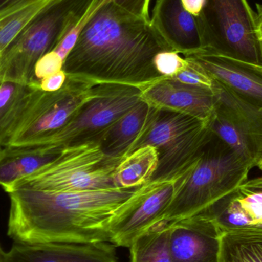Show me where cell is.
<instances>
[{
  "instance_id": "15",
  "label": "cell",
  "mask_w": 262,
  "mask_h": 262,
  "mask_svg": "<svg viewBox=\"0 0 262 262\" xmlns=\"http://www.w3.org/2000/svg\"><path fill=\"white\" fill-rule=\"evenodd\" d=\"M5 262H119L108 243H21L14 242Z\"/></svg>"
},
{
  "instance_id": "9",
  "label": "cell",
  "mask_w": 262,
  "mask_h": 262,
  "mask_svg": "<svg viewBox=\"0 0 262 262\" xmlns=\"http://www.w3.org/2000/svg\"><path fill=\"white\" fill-rule=\"evenodd\" d=\"M214 92L216 107L209 120L211 131L255 167L262 152V112L243 102L216 81Z\"/></svg>"
},
{
  "instance_id": "17",
  "label": "cell",
  "mask_w": 262,
  "mask_h": 262,
  "mask_svg": "<svg viewBox=\"0 0 262 262\" xmlns=\"http://www.w3.org/2000/svg\"><path fill=\"white\" fill-rule=\"evenodd\" d=\"M160 112V109L143 100L102 136L100 142L103 149L114 157L131 154L137 149Z\"/></svg>"
},
{
  "instance_id": "19",
  "label": "cell",
  "mask_w": 262,
  "mask_h": 262,
  "mask_svg": "<svg viewBox=\"0 0 262 262\" xmlns=\"http://www.w3.org/2000/svg\"><path fill=\"white\" fill-rule=\"evenodd\" d=\"M41 92L39 81L2 82L0 85V148L6 146Z\"/></svg>"
},
{
  "instance_id": "6",
  "label": "cell",
  "mask_w": 262,
  "mask_h": 262,
  "mask_svg": "<svg viewBox=\"0 0 262 262\" xmlns=\"http://www.w3.org/2000/svg\"><path fill=\"white\" fill-rule=\"evenodd\" d=\"M196 18L204 50L262 66L258 16L248 0H206Z\"/></svg>"
},
{
  "instance_id": "23",
  "label": "cell",
  "mask_w": 262,
  "mask_h": 262,
  "mask_svg": "<svg viewBox=\"0 0 262 262\" xmlns=\"http://www.w3.org/2000/svg\"><path fill=\"white\" fill-rule=\"evenodd\" d=\"M219 262H262V231L223 232Z\"/></svg>"
},
{
  "instance_id": "28",
  "label": "cell",
  "mask_w": 262,
  "mask_h": 262,
  "mask_svg": "<svg viewBox=\"0 0 262 262\" xmlns=\"http://www.w3.org/2000/svg\"><path fill=\"white\" fill-rule=\"evenodd\" d=\"M67 80V75L64 70L46 77L39 81L40 89L43 92H54L60 90Z\"/></svg>"
},
{
  "instance_id": "4",
  "label": "cell",
  "mask_w": 262,
  "mask_h": 262,
  "mask_svg": "<svg viewBox=\"0 0 262 262\" xmlns=\"http://www.w3.org/2000/svg\"><path fill=\"white\" fill-rule=\"evenodd\" d=\"M94 0H55L14 40L0 57V81L30 83L34 68L78 24Z\"/></svg>"
},
{
  "instance_id": "5",
  "label": "cell",
  "mask_w": 262,
  "mask_h": 262,
  "mask_svg": "<svg viewBox=\"0 0 262 262\" xmlns=\"http://www.w3.org/2000/svg\"><path fill=\"white\" fill-rule=\"evenodd\" d=\"M122 158L105 152L98 139L70 145L52 163L20 180L9 192L18 189L49 192L117 189L114 174Z\"/></svg>"
},
{
  "instance_id": "16",
  "label": "cell",
  "mask_w": 262,
  "mask_h": 262,
  "mask_svg": "<svg viewBox=\"0 0 262 262\" xmlns=\"http://www.w3.org/2000/svg\"><path fill=\"white\" fill-rule=\"evenodd\" d=\"M150 21L172 50L184 56L203 50L198 20L183 7L180 0H157Z\"/></svg>"
},
{
  "instance_id": "29",
  "label": "cell",
  "mask_w": 262,
  "mask_h": 262,
  "mask_svg": "<svg viewBox=\"0 0 262 262\" xmlns=\"http://www.w3.org/2000/svg\"><path fill=\"white\" fill-rule=\"evenodd\" d=\"M182 6L191 15L198 17L204 9L206 0H180Z\"/></svg>"
},
{
  "instance_id": "14",
  "label": "cell",
  "mask_w": 262,
  "mask_h": 262,
  "mask_svg": "<svg viewBox=\"0 0 262 262\" xmlns=\"http://www.w3.org/2000/svg\"><path fill=\"white\" fill-rule=\"evenodd\" d=\"M206 212L222 232L262 231V177L246 180Z\"/></svg>"
},
{
  "instance_id": "7",
  "label": "cell",
  "mask_w": 262,
  "mask_h": 262,
  "mask_svg": "<svg viewBox=\"0 0 262 262\" xmlns=\"http://www.w3.org/2000/svg\"><path fill=\"white\" fill-rule=\"evenodd\" d=\"M101 84L67 76L60 90L42 91L5 146H33L52 135L96 96Z\"/></svg>"
},
{
  "instance_id": "13",
  "label": "cell",
  "mask_w": 262,
  "mask_h": 262,
  "mask_svg": "<svg viewBox=\"0 0 262 262\" xmlns=\"http://www.w3.org/2000/svg\"><path fill=\"white\" fill-rule=\"evenodd\" d=\"M140 89L142 99L161 111L186 114L203 121H209L215 113L214 88L194 87L163 78Z\"/></svg>"
},
{
  "instance_id": "3",
  "label": "cell",
  "mask_w": 262,
  "mask_h": 262,
  "mask_svg": "<svg viewBox=\"0 0 262 262\" xmlns=\"http://www.w3.org/2000/svg\"><path fill=\"white\" fill-rule=\"evenodd\" d=\"M252 169L214 135L159 224H172L204 212L235 192Z\"/></svg>"
},
{
  "instance_id": "32",
  "label": "cell",
  "mask_w": 262,
  "mask_h": 262,
  "mask_svg": "<svg viewBox=\"0 0 262 262\" xmlns=\"http://www.w3.org/2000/svg\"><path fill=\"white\" fill-rule=\"evenodd\" d=\"M262 171V152L261 156H260L259 160H258V163H257V166Z\"/></svg>"
},
{
  "instance_id": "25",
  "label": "cell",
  "mask_w": 262,
  "mask_h": 262,
  "mask_svg": "<svg viewBox=\"0 0 262 262\" xmlns=\"http://www.w3.org/2000/svg\"><path fill=\"white\" fill-rule=\"evenodd\" d=\"M186 59L188 61L187 66L169 78L186 85L213 89L215 81L195 61L188 58Z\"/></svg>"
},
{
  "instance_id": "1",
  "label": "cell",
  "mask_w": 262,
  "mask_h": 262,
  "mask_svg": "<svg viewBox=\"0 0 262 262\" xmlns=\"http://www.w3.org/2000/svg\"><path fill=\"white\" fill-rule=\"evenodd\" d=\"M62 43L72 49L63 67L67 76L139 88L164 78L154 58L172 50L150 18L124 7L121 0H94Z\"/></svg>"
},
{
  "instance_id": "27",
  "label": "cell",
  "mask_w": 262,
  "mask_h": 262,
  "mask_svg": "<svg viewBox=\"0 0 262 262\" xmlns=\"http://www.w3.org/2000/svg\"><path fill=\"white\" fill-rule=\"evenodd\" d=\"M64 60L52 50L43 55L34 68V79L40 81L46 77L63 70Z\"/></svg>"
},
{
  "instance_id": "10",
  "label": "cell",
  "mask_w": 262,
  "mask_h": 262,
  "mask_svg": "<svg viewBox=\"0 0 262 262\" xmlns=\"http://www.w3.org/2000/svg\"><path fill=\"white\" fill-rule=\"evenodd\" d=\"M198 159L187 167L165 179L140 201L117 217L111 225V244L115 247L130 248L139 236L159 224Z\"/></svg>"
},
{
  "instance_id": "33",
  "label": "cell",
  "mask_w": 262,
  "mask_h": 262,
  "mask_svg": "<svg viewBox=\"0 0 262 262\" xmlns=\"http://www.w3.org/2000/svg\"><path fill=\"white\" fill-rule=\"evenodd\" d=\"M1 84H2V81H0V85H1Z\"/></svg>"
},
{
  "instance_id": "22",
  "label": "cell",
  "mask_w": 262,
  "mask_h": 262,
  "mask_svg": "<svg viewBox=\"0 0 262 262\" xmlns=\"http://www.w3.org/2000/svg\"><path fill=\"white\" fill-rule=\"evenodd\" d=\"M55 0H23L0 11V57L23 30Z\"/></svg>"
},
{
  "instance_id": "12",
  "label": "cell",
  "mask_w": 262,
  "mask_h": 262,
  "mask_svg": "<svg viewBox=\"0 0 262 262\" xmlns=\"http://www.w3.org/2000/svg\"><path fill=\"white\" fill-rule=\"evenodd\" d=\"M169 226L172 262H219L223 232L210 216L201 212Z\"/></svg>"
},
{
  "instance_id": "30",
  "label": "cell",
  "mask_w": 262,
  "mask_h": 262,
  "mask_svg": "<svg viewBox=\"0 0 262 262\" xmlns=\"http://www.w3.org/2000/svg\"><path fill=\"white\" fill-rule=\"evenodd\" d=\"M23 0H0V11L14 6Z\"/></svg>"
},
{
  "instance_id": "21",
  "label": "cell",
  "mask_w": 262,
  "mask_h": 262,
  "mask_svg": "<svg viewBox=\"0 0 262 262\" xmlns=\"http://www.w3.org/2000/svg\"><path fill=\"white\" fill-rule=\"evenodd\" d=\"M159 152L154 146H142L123 157L114 174L117 189L143 186L154 179L159 166Z\"/></svg>"
},
{
  "instance_id": "20",
  "label": "cell",
  "mask_w": 262,
  "mask_h": 262,
  "mask_svg": "<svg viewBox=\"0 0 262 262\" xmlns=\"http://www.w3.org/2000/svg\"><path fill=\"white\" fill-rule=\"evenodd\" d=\"M204 121L180 112L161 111L137 149L154 146L159 154L177 144L186 134Z\"/></svg>"
},
{
  "instance_id": "26",
  "label": "cell",
  "mask_w": 262,
  "mask_h": 262,
  "mask_svg": "<svg viewBox=\"0 0 262 262\" xmlns=\"http://www.w3.org/2000/svg\"><path fill=\"white\" fill-rule=\"evenodd\" d=\"M186 58L180 56L175 51L159 52L154 60V67L159 74L164 78H172L187 66Z\"/></svg>"
},
{
  "instance_id": "18",
  "label": "cell",
  "mask_w": 262,
  "mask_h": 262,
  "mask_svg": "<svg viewBox=\"0 0 262 262\" xmlns=\"http://www.w3.org/2000/svg\"><path fill=\"white\" fill-rule=\"evenodd\" d=\"M61 150L39 145L0 148V186L9 192L20 180L52 163Z\"/></svg>"
},
{
  "instance_id": "24",
  "label": "cell",
  "mask_w": 262,
  "mask_h": 262,
  "mask_svg": "<svg viewBox=\"0 0 262 262\" xmlns=\"http://www.w3.org/2000/svg\"><path fill=\"white\" fill-rule=\"evenodd\" d=\"M169 231V225L158 224L139 236L130 247V262H172Z\"/></svg>"
},
{
  "instance_id": "2",
  "label": "cell",
  "mask_w": 262,
  "mask_h": 262,
  "mask_svg": "<svg viewBox=\"0 0 262 262\" xmlns=\"http://www.w3.org/2000/svg\"><path fill=\"white\" fill-rule=\"evenodd\" d=\"M163 180L130 189H15L9 192L8 235L21 243H110L112 222Z\"/></svg>"
},
{
  "instance_id": "8",
  "label": "cell",
  "mask_w": 262,
  "mask_h": 262,
  "mask_svg": "<svg viewBox=\"0 0 262 262\" xmlns=\"http://www.w3.org/2000/svg\"><path fill=\"white\" fill-rule=\"evenodd\" d=\"M142 101L140 88L101 83L96 96L69 123L35 145L61 149L87 140H101L110 127Z\"/></svg>"
},
{
  "instance_id": "11",
  "label": "cell",
  "mask_w": 262,
  "mask_h": 262,
  "mask_svg": "<svg viewBox=\"0 0 262 262\" xmlns=\"http://www.w3.org/2000/svg\"><path fill=\"white\" fill-rule=\"evenodd\" d=\"M184 57L195 61L214 81L243 102L262 112V66L204 49Z\"/></svg>"
},
{
  "instance_id": "31",
  "label": "cell",
  "mask_w": 262,
  "mask_h": 262,
  "mask_svg": "<svg viewBox=\"0 0 262 262\" xmlns=\"http://www.w3.org/2000/svg\"><path fill=\"white\" fill-rule=\"evenodd\" d=\"M5 254H6V252L3 250L1 246H0V262H5Z\"/></svg>"
}]
</instances>
